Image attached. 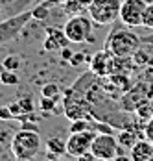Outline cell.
<instances>
[{"label":"cell","instance_id":"cell-1","mask_svg":"<svg viewBox=\"0 0 153 161\" xmlns=\"http://www.w3.org/2000/svg\"><path fill=\"white\" fill-rule=\"evenodd\" d=\"M41 150V135L37 130L18 128L11 139V154L17 159H33Z\"/></svg>","mask_w":153,"mask_h":161},{"label":"cell","instance_id":"cell-2","mask_svg":"<svg viewBox=\"0 0 153 161\" xmlns=\"http://www.w3.org/2000/svg\"><path fill=\"white\" fill-rule=\"evenodd\" d=\"M105 48L111 50L114 56L131 58L140 48V37L131 30H113L105 41Z\"/></svg>","mask_w":153,"mask_h":161},{"label":"cell","instance_id":"cell-3","mask_svg":"<svg viewBox=\"0 0 153 161\" xmlns=\"http://www.w3.org/2000/svg\"><path fill=\"white\" fill-rule=\"evenodd\" d=\"M120 6L122 0H91L87 6V13L92 22L100 26L113 24L116 19H120Z\"/></svg>","mask_w":153,"mask_h":161},{"label":"cell","instance_id":"cell-4","mask_svg":"<svg viewBox=\"0 0 153 161\" xmlns=\"http://www.w3.org/2000/svg\"><path fill=\"white\" fill-rule=\"evenodd\" d=\"M63 30L66 33V37L70 39V43H94L91 17H85V15L70 17L65 22Z\"/></svg>","mask_w":153,"mask_h":161},{"label":"cell","instance_id":"cell-5","mask_svg":"<svg viewBox=\"0 0 153 161\" xmlns=\"http://www.w3.org/2000/svg\"><path fill=\"white\" fill-rule=\"evenodd\" d=\"M153 97V81H138L127 93H122V98L118 100V108L122 111L135 113L140 104L148 102Z\"/></svg>","mask_w":153,"mask_h":161},{"label":"cell","instance_id":"cell-6","mask_svg":"<svg viewBox=\"0 0 153 161\" xmlns=\"http://www.w3.org/2000/svg\"><path fill=\"white\" fill-rule=\"evenodd\" d=\"M118 139L113 133H98L92 141L91 152L96 159L102 161H113L118 158Z\"/></svg>","mask_w":153,"mask_h":161},{"label":"cell","instance_id":"cell-7","mask_svg":"<svg viewBox=\"0 0 153 161\" xmlns=\"http://www.w3.org/2000/svg\"><path fill=\"white\" fill-rule=\"evenodd\" d=\"M148 2L146 0H122L120 6V20L129 28L144 26V11Z\"/></svg>","mask_w":153,"mask_h":161},{"label":"cell","instance_id":"cell-8","mask_svg":"<svg viewBox=\"0 0 153 161\" xmlns=\"http://www.w3.org/2000/svg\"><path fill=\"white\" fill-rule=\"evenodd\" d=\"M30 19H33L31 11H22V13H17V15L2 20L0 22V45L17 39L18 33L22 32V28L28 24Z\"/></svg>","mask_w":153,"mask_h":161},{"label":"cell","instance_id":"cell-9","mask_svg":"<svg viewBox=\"0 0 153 161\" xmlns=\"http://www.w3.org/2000/svg\"><path fill=\"white\" fill-rule=\"evenodd\" d=\"M98 135V131L92 128L85 130V131H74L70 133V137L66 139V154L72 156V158H79L83 156L85 152H89L92 146L94 137Z\"/></svg>","mask_w":153,"mask_h":161},{"label":"cell","instance_id":"cell-10","mask_svg":"<svg viewBox=\"0 0 153 161\" xmlns=\"http://www.w3.org/2000/svg\"><path fill=\"white\" fill-rule=\"evenodd\" d=\"M111 58H113V52L107 48L102 50V52H96L92 56H87L89 70H91L96 78H107L109 67H111Z\"/></svg>","mask_w":153,"mask_h":161},{"label":"cell","instance_id":"cell-11","mask_svg":"<svg viewBox=\"0 0 153 161\" xmlns=\"http://www.w3.org/2000/svg\"><path fill=\"white\" fill-rule=\"evenodd\" d=\"M68 43H70V39L66 37L65 30L54 28V26H52V28H46L45 43H43L45 50H48V52H59L61 48L68 47Z\"/></svg>","mask_w":153,"mask_h":161},{"label":"cell","instance_id":"cell-12","mask_svg":"<svg viewBox=\"0 0 153 161\" xmlns=\"http://www.w3.org/2000/svg\"><path fill=\"white\" fill-rule=\"evenodd\" d=\"M129 158L133 161H153V143L148 139L137 141L129 150Z\"/></svg>","mask_w":153,"mask_h":161},{"label":"cell","instance_id":"cell-13","mask_svg":"<svg viewBox=\"0 0 153 161\" xmlns=\"http://www.w3.org/2000/svg\"><path fill=\"white\" fill-rule=\"evenodd\" d=\"M46 156L50 159H57L59 156L66 154V141H63L61 137H52L46 141Z\"/></svg>","mask_w":153,"mask_h":161},{"label":"cell","instance_id":"cell-14","mask_svg":"<svg viewBox=\"0 0 153 161\" xmlns=\"http://www.w3.org/2000/svg\"><path fill=\"white\" fill-rule=\"evenodd\" d=\"M118 145L124 146V148H127V150H131L133 146H135V143H137V133L133 131L131 128H122L120 131H118Z\"/></svg>","mask_w":153,"mask_h":161},{"label":"cell","instance_id":"cell-15","mask_svg":"<svg viewBox=\"0 0 153 161\" xmlns=\"http://www.w3.org/2000/svg\"><path fill=\"white\" fill-rule=\"evenodd\" d=\"M109 80L113 81L122 93H127L131 87H133V83H131V80H129V74H125V72H120V74H111L109 76Z\"/></svg>","mask_w":153,"mask_h":161},{"label":"cell","instance_id":"cell-16","mask_svg":"<svg viewBox=\"0 0 153 161\" xmlns=\"http://www.w3.org/2000/svg\"><path fill=\"white\" fill-rule=\"evenodd\" d=\"M0 81H2L4 85L15 87V85H18V76H17L15 70H8V69H2V72H0Z\"/></svg>","mask_w":153,"mask_h":161},{"label":"cell","instance_id":"cell-17","mask_svg":"<svg viewBox=\"0 0 153 161\" xmlns=\"http://www.w3.org/2000/svg\"><path fill=\"white\" fill-rule=\"evenodd\" d=\"M131 59H133V65L135 67H146V65H150L151 63V58H150V54L148 52H144V50H140L138 48L133 56H131Z\"/></svg>","mask_w":153,"mask_h":161},{"label":"cell","instance_id":"cell-18","mask_svg":"<svg viewBox=\"0 0 153 161\" xmlns=\"http://www.w3.org/2000/svg\"><path fill=\"white\" fill-rule=\"evenodd\" d=\"M2 69H8V70H18L20 69V59H18V56L15 54H9V56H6L4 59H2Z\"/></svg>","mask_w":153,"mask_h":161},{"label":"cell","instance_id":"cell-19","mask_svg":"<svg viewBox=\"0 0 153 161\" xmlns=\"http://www.w3.org/2000/svg\"><path fill=\"white\" fill-rule=\"evenodd\" d=\"M41 95L43 97H52V98H57L61 95V89H59V85L57 83H46L41 87Z\"/></svg>","mask_w":153,"mask_h":161},{"label":"cell","instance_id":"cell-20","mask_svg":"<svg viewBox=\"0 0 153 161\" xmlns=\"http://www.w3.org/2000/svg\"><path fill=\"white\" fill-rule=\"evenodd\" d=\"M57 102H59V97L57 98H52V97H43L41 98V104H39V108L43 109V111H55V106H57Z\"/></svg>","mask_w":153,"mask_h":161},{"label":"cell","instance_id":"cell-21","mask_svg":"<svg viewBox=\"0 0 153 161\" xmlns=\"http://www.w3.org/2000/svg\"><path fill=\"white\" fill-rule=\"evenodd\" d=\"M135 115H137L140 120H150L153 117V113H151V109H150V104L148 102H144V104H140L137 109H135Z\"/></svg>","mask_w":153,"mask_h":161},{"label":"cell","instance_id":"cell-22","mask_svg":"<svg viewBox=\"0 0 153 161\" xmlns=\"http://www.w3.org/2000/svg\"><path fill=\"white\" fill-rule=\"evenodd\" d=\"M31 15H33V19H37V20H45V19H48V15H50V6L48 4H41V6H37L33 11H31Z\"/></svg>","mask_w":153,"mask_h":161},{"label":"cell","instance_id":"cell-23","mask_svg":"<svg viewBox=\"0 0 153 161\" xmlns=\"http://www.w3.org/2000/svg\"><path fill=\"white\" fill-rule=\"evenodd\" d=\"M91 128V124H89V119H76V120H72V124H70V133H74V131H85V130Z\"/></svg>","mask_w":153,"mask_h":161},{"label":"cell","instance_id":"cell-24","mask_svg":"<svg viewBox=\"0 0 153 161\" xmlns=\"http://www.w3.org/2000/svg\"><path fill=\"white\" fill-rule=\"evenodd\" d=\"M144 26L153 30V2H150L146 6V11H144Z\"/></svg>","mask_w":153,"mask_h":161},{"label":"cell","instance_id":"cell-25","mask_svg":"<svg viewBox=\"0 0 153 161\" xmlns=\"http://www.w3.org/2000/svg\"><path fill=\"white\" fill-rule=\"evenodd\" d=\"M18 104H20V108H22V113H33V111H35L33 98H30V97L18 98Z\"/></svg>","mask_w":153,"mask_h":161},{"label":"cell","instance_id":"cell-26","mask_svg":"<svg viewBox=\"0 0 153 161\" xmlns=\"http://www.w3.org/2000/svg\"><path fill=\"white\" fill-rule=\"evenodd\" d=\"M87 61V54H83V52H77V54H74L72 58H70V61L68 63L72 65V67H79L81 63H85Z\"/></svg>","mask_w":153,"mask_h":161},{"label":"cell","instance_id":"cell-27","mask_svg":"<svg viewBox=\"0 0 153 161\" xmlns=\"http://www.w3.org/2000/svg\"><path fill=\"white\" fill-rule=\"evenodd\" d=\"M144 137L153 143V117L150 120H146V124H144Z\"/></svg>","mask_w":153,"mask_h":161},{"label":"cell","instance_id":"cell-28","mask_svg":"<svg viewBox=\"0 0 153 161\" xmlns=\"http://www.w3.org/2000/svg\"><path fill=\"white\" fill-rule=\"evenodd\" d=\"M13 113L8 106H0V120H13Z\"/></svg>","mask_w":153,"mask_h":161},{"label":"cell","instance_id":"cell-29","mask_svg":"<svg viewBox=\"0 0 153 161\" xmlns=\"http://www.w3.org/2000/svg\"><path fill=\"white\" fill-rule=\"evenodd\" d=\"M8 108L11 109V113H13V117H15V119H18V117L22 115V108H20L18 100H15V102H11V104H8Z\"/></svg>","mask_w":153,"mask_h":161},{"label":"cell","instance_id":"cell-30","mask_svg":"<svg viewBox=\"0 0 153 161\" xmlns=\"http://www.w3.org/2000/svg\"><path fill=\"white\" fill-rule=\"evenodd\" d=\"M59 52H61V58H63V61H66V63H68V61H70V58L74 56V52H72V50L68 48V47H65V48H61Z\"/></svg>","mask_w":153,"mask_h":161},{"label":"cell","instance_id":"cell-31","mask_svg":"<svg viewBox=\"0 0 153 161\" xmlns=\"http://www.w3.org/2000/svg\"><path fill=\"white\" fill-rule=\"evenodd\" d=\"M148 104H150V109H151V113H153V97L148 100Z\"/></svg>","mask_w":153,"mask_h":161},{"label":"cell","instance_id":"cell-32","mask_svg":"<svg viewBox=\"0 0 153 161\" xmlns=\"http://www.w3.org/2000/svg\"><path fill=\"white\" fill-rule=\"evenodd\" d=\"M0 15H2V9H0Z\"/></svg>","mask_w":153,"mask_h":161}]
</instances>
